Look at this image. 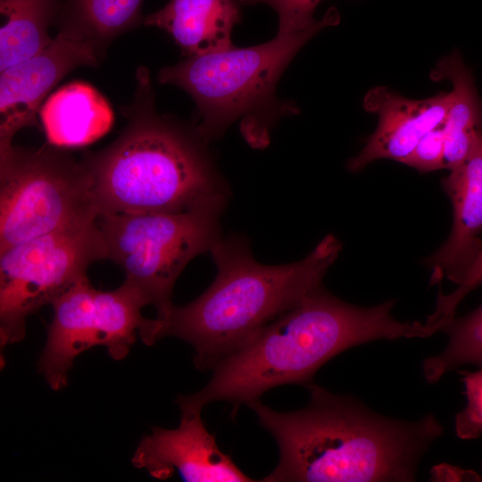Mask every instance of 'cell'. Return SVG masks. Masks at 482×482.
Instances as JSON below:
<instances>
[{
  "label": "cell",
  "mask_w": 482,
  "mask_h": 482,
  "mask_svg": "<svg viewBox=\"0 0 482 482\" xmlns=\"http://www.w3.org/2000/svg\"><path fill=\"white\" fill-rule=\"evenodd\" d=\"M308 404L276 411L260 399L249 403L275 438L279 461L262 481H414L420 460L443 435L433 414L418 420L377 413L350 395L306 386Z\"/></svg>",
  "instance_id": "cell-1"
},
{
  "label": "cell",
  "mask_w": 482,
  "mask_h": 482,
  "mask_svg": "<svg viewBox=\"0 0 482 482\" xmlns=\"http://www.w3.org/2000/svg\"><path fill=\"white\" fill-rule=\"evenodd\" d=\"M126 126L107 146L83 154L97 216L225 210L229 187L194 122L161 113L146 67L135 74Z\"/></svg>",
  "instance_id": "cell-2"
},
{
  "label": "cell",
  "mask_w": 482,
  "mask_h": 482,
  "mask_svg": "<svg viewBox=\"0 0 482 482\" xmlns=\"http://www.w3.org/2000/svg\"><path fill=\"white\" fill-rule=\"evenodd\" d=\"M395 299L371 307L347 303L321 286L261 329L219 362L198 392L179 395L182 411H202L225 401L237 408L283 385L308 386L317 370L337 354L375 340L427 337L426 322L400 321L391 313Z\"/></svg>",
  "instance_id": "cell-3"
},
{
  "label": "cell",
  "mask_w": 482,
  "mask_h": 482,
  "mask_svg": "<svg viewBox=\"0 0 482 482\" xmlns=\"http://www.w3.org/2000/svg\"><path fill=\"white\" fill-rule=\"evenodd\" d=\"M342 249L327 235L305 258L263 265L239 235L221 236L210 253L217 268L211 286L195 300L175 306L160 322V337L192 345L195 367L205 371L231 355L261 329L322 286Z\"/></svg>",
  "instance_id": "cell-4"
},
{
  "label": "cell",
  "mask_w": 482,
  "mask_h": 482,
  "mask_svg": "<svg viewBox=\"0 0 482 482\" xmlns=\"http://www.w3.org/2000/svg\"><path fill=\"white\" fill-rule=\"evenodd\" d=\"M315 35L277 33L258 46L184 57L160 69L157 79L192 97L196 106L193 122L209 143L238 121L245 139L262 148L281 118L299 112L295 103L278 98L276 87L287 65Z\"/></svg>",
  "instance_id": "cell-5"
},
{
  "label": "cell",
  "mask_w": 482,
  "mask_h": 482,
  "mask_svg": "<svg viewBox=\"0 0 482 482\" xmlns=\"http://www.w3.org/2000/svg\"><path fill=\"white\" fill-rule=\"evenodd\" d=\"M96 218L81 159L49 143L0 150V253Z\"/></svg>",
  "instance_id": "cell-6"
},
{
  "label": "cell",
  "mask_w": 482,
  "mask_h": 482,
  "mask_svg": "<svg viewBox=\"0 0 482 482\" xmlns=\"http://www.w3.org/2000/svg\"><path fill=\"white\" fill-rule=\"evenodd\" d=\"M217 208L179 213L100 214L96 222L108 259L119 264L135 288L162 320L173 307V287L187 264L210 252L222 236Z\"/></svg>",
  "instance_id": "cell-7"
},
{
  "label": "cell",
  "mask_w": 482,
  "mask_h": 482,
  "mask_svg": "<svg viewBox=\"0 0 482 482\" xmlns=\"http://www.w3.org/2000/svg\"><path fill=\"white\" fill-rule=\"evenodd\" d=\"M51 305L54 315L38 370L53 390L67 385L74 359L88 348L104 345L118 361L127 356L137 334L147 345L160 339L159 321L143 317L145 301L125 282L112 291H102L94 288L86 277Z\"/></svg>",
  "instance_id": "cell-8"
},
{
  "label": "cell",
  "mask_w": 482,
  "mask_h": 482,
  "mask_svg": "<svg viewBox=\"0 0 482 482\" xmlns=\"http://www.w3.org/2000/svg\"><path fill=\"white\" fill-rule=\"evenodd\" d=\"M104 259L108 251L96 219L0 253L1 348L21 341L29 314L51 304Z\"/></svg>",
  "instance_id": "cell-9"
},
{
  "label": "cell",
  "mask_w": 482,
  "mask_h": 482,
  "mask_svg": "<svg viewBox=\"0 0 482 482\" xmlns=\"http://www.w3.org/2000/svg\"><path fill=\"white\" fill-rule=\"evenodd\" d=\"M102 62L92 45L57 33L40 53L0 71V150L13 145L21 129L38 125L41 106L62 78Z\"/></svg>",
  "instance_id": "cell-10"
},
{
  "label": "cell",
  "mask_w": 482,
  "mask_h": 482,
  "mask_svg": "<svg viewBox=\"0 0 482 482\" xmlns=\"http://www.w3.org/2000/svg\"><path fill=\"white\" fill-rule=\"evenodd\" d=\"M136 468L164 480L175 472L189 482H249L228 454L220 451L201 418V411H183L174 429L154 428L132 457Z\"/></svg>",
  "instance_id": "cell-11"
},
{
  "label": "cell",
  "mask_w": 482,
  "mask_h": 482,
  "mask_svg": "<svg viewBox=\"0 0 482 482\" xmlns=\"http://www.w3.org/2000/svg\"><path fill=\"white\" fill-rule=\"evenodd\" d=\"M451 100V93L416 100L386 87L370 89L363 107L378 115V125L360 153L348 161L347 169L360 171L380 159L403 162L427 133L445 122Z\"/></svg>",
  "instance_id": "cell-12"
},
{
  "label": "cell",
  "mask_w": 482,
  "mask_h": 482,
  "mask_svg": "<svg viewBox=\"0 0 482 482\" xmlns=\"http://www.w3.org/2000/svg\"><path fill=\"white\" fill-rule=\"evenodd\" d=\"M442 187L453 205V227L445 244L425 260L430 283L459 284L482 249V131L464 161L450 170Z\"/></svg>",
  "instance_id": "cell-13"
},
{
  "label": "cell",
  "mask_w": 482,
  "mask_h": 482,
  "mask_svg": "<svg viewBox=\"0 0 482 482\" xmlns=\"http://www.w3.org/2000/svg\"><path fill=\"white\" fill-rule=\"evenodd\" d=\"M239 0H170L143 24L166 32L184 57L234 46L231 33L241 21Z\"/></svg>",
  "instance_id": "cell-14"
},
{
  "label": "cell",
  "mask_w": 482,
  "mask_h": 482,
  "mask_svg": "<svg viewBox=\"0 0 482 482\" xmlns=\"http://www.w3.org/2000/svg\"><path fill=\"white\" fill-rule=\"evenodd\" d=\"M39 117L47 142L62 148L93 143L113 122L105 97L83 81H72L51 94L41 106Z\"/></svg>",
  "instance_id": "cell-15"
},
{
  "label": "cell",
  "mask_w": 482,
  "mask_h": 482,
  "mask_svg": "<svg viewBox=\"0 0 482 482\" xmlns=\"http://www.w3.org/2000/svg\"><path fill=\"white\" fill-rule=\"evenodd\" d=\"M144 0H59L54 26L72 39L92 45L104 61L112 42L144 22Z\"/></svg>",
  "instance_id": "cell-16"
},
{
  "label": "cell",
  "mask_w": 482,
  "mask_h": 482,
  "mask_svg": "<svg viewBox=\"0 0 482 482\" xmlns=\"http://www.w3.org/2000/svg\"><path fill=\"white\" fill-rule=\"evenodd\" d=\"M430 78L436 81L448 79L453 85L445 120V169L450 170L464 161L476 135L482 131V98L471 70L458 50L443 57L431 71Z\"/></svg>",
  "instance_id": "cell-17"
},
{
  "label": "cell",
  "mask_w": 482,
  "mask_h": 482,
  "mask_svg": "<svg viewBox=\"0 0 482 482\" xmlns=\"http://www.w3.org/2000/svg\"><path fill=\"white\" fill-rule=\"evenodd\" d=\"M59 0H0V71L37 54L54 38Z\"/></svg>",
  "instance_id": "cell-18"
},
{
  "label": "cell",
  "mask_w": 482,
  "mask_h": 482,
  "mask_svg": "<svg viewBox=\"0 0 482 482\" xmlns=\"http://www.w3.org/2000/svg\"><path fill=\"white\" fill-rule=\"evenodd\" d=\"M441 331L448 337L447 345L439 354L423 362L427 381L435 383L461 365H482V303L463 317H454Z\"/></svg>",
  "instance_id": "cell-19"
},
{
  "label": "cell",
  "mask_w": 482,
  "mask_h": 482,
  "mask_svg": "<svg viewBox=\"0 0 482 482\" xmlns=\"http://www.w3.org/2000/svg\"><path fill=\"white\" fill-rule=\"evenodd\" d=\"M242 5L263 4L272 8L278 18V33L314 32L326 27L336 25L339 14L330 9L325 16L317 20L314 12L321 0H239Z\"/></svg>",
  "instance_id": "cell-20"
},
{
  "label": "cell",
  "mask_w": 482,
  "mask_h": 482,
  "mask_svg": "<svg viewBox=\"0 0 482 482\" xmlns=\"http://www.w3.org/2000/svg\"><path fill=\"white\" fill-rule=\"evenodd\" d=\"M466 407L455 416V431L462 439L482 435V365L474 372H462Z\"/></svg>",
  "instance_id": "cell-21"
},
{
  "label": "cell",
  "mask_w": 482,
  "mask_h": 482,
  "mask_svg": "<svg viewBox=\"0 0 482 482\" xmlns=\"http://www.w3.org/2000/svg\"><path fill=\"white\" fill-rule=\"evenodd\" d=\"M482 285V249L457 287L446 295L439 292L436 308L428 317L431 323L445 327L455 317L459 303L475 288Z\"/></svg>",
  "instance_id": "cell-22"
},
{
  "label": "cell",
  "mask_w": 482,
  "mask_h": 482,
  "mask_svg": "<svg viewBox=\"0 0 482 482\" xmlns=\"http://www.w3.org/2000/svg\"><path fill=\"white\" fill-rule=\"evenodd\" d=\"M445 122L427 133L402 163L419 171L445 169Z\"/></svg>",
  "instance_id": "cell-23"
}]
</instances>
